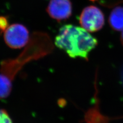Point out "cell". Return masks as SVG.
<instances>
[{
  "label": "cell",
  "mask_w": 123,
  "mask_h": 123,
  "mask_svg": "<svg viewBox=\"0 0 123 123\" xmlns=\"http://www.w3.org/2000/svg\"><path fill=\"white\" fill-rule=\"evenodd\" d=\"M12 80L3 74H0V99L6 98L10 95Z\"/></svg>",
  "instance_id": "6"
},
{
  "label": "cell",
  "mask_w": 123,
  "mask_h": 123,
  "mask_svg": "<svg viewBox=\"0 0 123 123\" xmlns=\"http://www.w3.org/2000/svg\"><path fill=\"white\" fill-rule=\"evenodd\" d=\"M46 11L50 17L57 22L65 21L72 15V3L70 0H50Z\"/></svg>",
  "instance_id": "4"
},
{
  "label": "cell",
  "mask_w": 123,
  "mask_h": 123,
  "mask_svg": "<svg viewBox=\"0 0 123 123\" xmlns=\"http://www.w3.org/2000/svg\"><path fill=\"white\" fill-rule=\"evenodd\" d=\"M111 27L116 31L123 30V7L118 6L112 10L109 18Z\"/></svg>",
  "instance_id": "5"
},
{
  "label": "cell",
  "mask_w": 123,
  "mask_h": 123,
  "mask_svg": "<svg viewBox=\"0 0 123 123\" xmlns=\"http://www.w3.org/2000/svg\"><path fill=\"white\" fill-rule=\"evenodd\" d=\"M121 80L123 83V67L122 69V71H121Z\"/></svg>",
  "instance_id": "9"
},
{
  "label": "cell",
  "mask_w": 123,
  "mask_h": 123,
  "mask_svg": "<svg viewBox=\"0 0 123 123\" xmlns=\"http://www.w3.org/2000/svg\"><path fill=\"white\" fill-rule=\"evenodd\" d=\"M4 38L5 43L10 48L20 49L28 42L29 31L24 25L15 23L6 29L4 32Z\"/></svg>",
  "instance_id": "3"
},
{
  "label": "cell",
  "mask_w": 123,
  "mask_h": 123,
  "mask_svg": "<svg viewBox=\"0 0 123 123\" xmlns=\"http://www.w3.org/2000/svg\"><path fill=\"white\" fill-rule=\"evenodd\" d=\"M0 123H13L7 111L1 109H0Z\"/></svg>",
  "instance_id": "7"
},
{
  "label": "cell",
  "mask_w": 123,
  "mask_h": 123,
  "mask_svg": "<svg viewBox=\"0 0 123 123\" xmlns=\"http://www.w3.org/2000/svg\"><path fill=\"white\" fill-rule=\"evenodd\" d=\"M9 27V21L6 17H0V32H4Z\"/></svg>",
  "instance_id": "8"
},
{
  "label": "cell",
  "mask_w": 123,
  "mask_h": 123,
  "mask_svg": "<svg viewBox=\"0 0 123 123\" xmlns=\"http://www.w3.org/2000/svg\"><path fill=\"white\" fill-rule=\"evenodd\" d=\"M55 45L71 58L88 60L89 53L98 45V40L82 27L71 24L60 28Z\"/></svg>",
  "instance_id": "1"
},
{
  "label": "cell",
  "mask_w": 123,
  "mask_h": 123,
  "mask_svg": "<svg viewBox=\"0 0 123 123\" xmlns=\"http://www.w3.org/2000/svg\"><path fill=\"white\" fill-rule=\"evenodd\" d=\"M121 43L123 46V31L121 36Z\"/></svg>",
  "instance_id": "10"
},
{
  "label": "cell",
  "mask_w": 123,
  "mask_h": 123,
  "mask_svg": "<svg viewBox=\"0 0 123 123\" xmlns=\"http://www.w3.org/2000/svg\"><path fill=\"white\" fill-rule=\"evenodd\" d=\"M79 22L82 27L88 32H97L104 25V15L98 7L89 6L82 10L79 17Z\"/></svg>",
  "instance_id": "2"
}]
</instances>
